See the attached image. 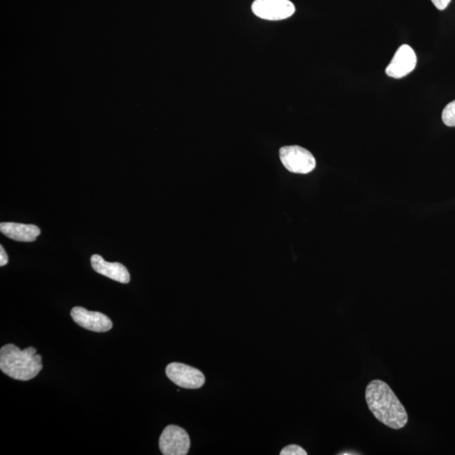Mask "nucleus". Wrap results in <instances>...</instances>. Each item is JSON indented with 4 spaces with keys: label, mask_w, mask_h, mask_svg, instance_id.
I'll return each mask as SVG.
<instances>
[{
    "label": "nucleus",
    "mask_w": 455,
    "mask_h": 455,
    "mask_svg": "<svg viewBox=\"0 0 455 455\" xmlns=\"http://www.w3.org/2000/svg\"><path fill=\"white\" fill-rule=\"evenodd\" d=\"M366 398L375 419L394 430H400L408 422L404 405L385 382L375 379L368 383Z\"/></svg>",
    "instance_id": "1"
},
{
    "label": "nucleus",
    "mask_w": 455,
    "mask_h": 455,
    "mask_svg": "<svg viewBox=\"0 0 455 455\" xmlns=\"http://www.w3.org/2000/svg\"><path fill=\"white\" fill-rule=\"evenodd\" d=\"M0 368L10 378L28 381L35 378L43 366L35 348L21 350L14 344H7L0 350Z\"/></svg>",
    "instance_id": "2"
},
{
    "label": "nucleus",
    "mask_w": 455,
    "mask_h": 455,
    "mask_svg": "<svg viewBox=\"0 0 455 455\" xmlns=\"http://www.w3.org/2000/svg\"><path fill=\"white\" fill-rule=\"evenodd\" d=\"M279 156L284 167L295 174H308L317 167L314 156L309 150L298 145L283 147L280 149Z\"/></svg>",
    "instance_id": "3"
},
{
    "label": "nucleus",
    "mask_w": 455,
    "mask_h": 455,
    "mask_svg": "<svg viewBox=\"0 0 455 455\" xmlns=\"http://www.w3.org/2000/svg\"><path fill=\"white\" fill-rule=\"evenodd\" d=\"M167 377L176 385L188 390L201 388L205 383V376L200 370L187 364L171 363L165 370Z\"/></svg>",
    "instance_id": "4"
},
{
    "label": "nucleus",
    "mask_w": 455,
    "mask_h": 455,
    "mask_svg": "<svg viewBox=\"0 0 455 455\" xmlns=\"http://www.w3.org/2000/svg\"><path fill=\"white\" fill-rule=\"evenodd\" d=\"M190 445L189 435L176 425L165 427L160 438V449L165 455H186Z\"/></svg>",
    "instance_id": "5"
},
{
    "label": "nucleus",
    "mask_w": 455,
    "mask_h": 455,
    "mask_svg": "<svg viewBox=\"0 0 455 455\" xmlns=\"http://www.w3.org/2000/svg\"><path fill=\"white\" fill-rule=\"evenodd\" d=\"M251 9L255 16L268 21L285 20L295 12L289 0H255Z\"/></svg>",
    "instance_id": "6"
},
{
    "label": "nucleus",
    "mask_w": 455,
    "mask_h": 455,
    "mask_svg": "<svg viewBox=\"0 0 455 455\" xmlns=\"http://www.w3.org/2000/svg\"><path fill=\"white\" fill-rule=\"evenodd\" d=\"M416 63L414 50L409 45L404 44L398 48L390 65L387 66L385 73L391 78H403L415 70Z\"/></svg>",
    "instance_id": "7"
},
{
    "label": "nucleus",
    "mask_w": 455,
    "mask_h": 455,
    "mask_svg": "<svg viewBox=\"0 0 455 455\" xmlns=\"http://www.w3.org/2000/svg\"><path fill=\"white\" fill-rule=\"evenodd\" d=\"M71 317L76 324L92 332H107L114 326L107 315L100 312L89 311L82 307L73 308Z\"/></svg>",
    "instance_id": "8"
},
{
    "label": "nucleus",
    "mask_w": 455,
    "mask_h": 455,
    "mask_svg": "<svg viewBox=\"0 0 455 455\" xmlns=\"http://www.w3.org/2000/svg\"><path fill=\"white\" fill-rule=\"evenodd\" d=\"M92 268L96 273L121 284H129L130 274L129 271L121 263L108 262L105 261L100 255H93L92 259Z\"/></svg>",
    "instance_id": "9"
},
{
    "label": "nucleus",
    "mask_w": 455,
    "mask_h": 455,
    "mask_svg": "<svg viewBox=\"0 0 455 455\" xmlns=\"http://www.w3.org/2000/svg\"><path fill=\"white\" fill-rule=\"evenodd\" d=\"M0 231L8 238L20 242H35L41 234L36 225L17 223H1Z\"/></svg>",
    "instance_id": "10"
},
{
    "label": "nucleus",
    "mask_w": 455,
    "mask_h": 455,
    "mask_svg": "<svg viewBox=\"0 0 455 455\" xmlns=\"http://www.w3.org/2000/svg\"><path fill=\"white\" fill-rule=\"evenodd\" d=\"M443 123L447 127H455V100L447 105L442 114Z\"/></svg>",
    "instance_id": "11"
},
{
    "label": "nucleus",
    "mask_w": 455,
    "mask_h": 455,
    "mask_svg": "<svg viewBox=\"0 0 455 455\" xmlns=\"http://www.w3.org/2000/svg\"><path fill=\"white\" fill-rule=\"evenodd\" d=\"M281 455H307L306 450L302 447L296 445H291L284 447L281 450Z\"/></svg>",
    "instance_id": "12"
},
{
    "label": "nucleus",
    "mask_w": 455,
    "mask_h": 455,
    "mask_svg": "<svg viewBox=\"0 0 455 455\" xmlns=\"http://www.w3.org/2000/svg\"><path fill=\"white\" fill-rule=\"evenodd\" d=\"M431 1L434 3L436 8L439 10H443L449 5L451 0H431Z\"/></svg>",
    "instance_id": "13"
},
{
    "label": "nucleus",
    "mask_w": 455,
    "mask_h": 455,
    "mask_svg": "<svg viewBox=\"0 0 455 455\" xmlns=\"http://www.w3.org/2000/svg\"><path fill=\"white\" fill-rule=\"evenodd\" d=\"M9 259L3 246H0V266H3L8 263Z\"/></svg>",
    "instance_id": "14"
},
{
    "label": "nucleus",
    "mask_w": 455,
    "mask_h": 455,
    "mask_svg": "<svg viewBox=\"0 0 455 455\" xmlns=\"http://www.w3.org/2000/svg\"><path fill=\"white\" fill-rule=\"evenodd\" d=\"M339 454L340 455H352V454H359L358 453H351V452H348V453H345L344 452V453H341Z\"/></svg>",
    "instance_id": "15"
}]
</instances>
